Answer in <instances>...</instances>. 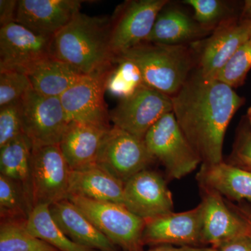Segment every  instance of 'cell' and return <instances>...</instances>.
<instances>
[{"instance_id":"obj_19","label":"cell","mask_w":251,"mask_h":251,"mask_svg":"<svg viewBox=\"0 0 251 251\" xmlns=\"http://www.w3.org/2000/svg\"><path fill=\"white\" fill-rule=\"evenodd\" d=\"M108 130L78 122L69 124L59 146L72 171L96 164L99 148Z\"/></svg>"},{"instance_id":"obj_30","label":"cell","mask_w":251,"mask_h":251,"mask_svg":"<svg viewBox=\"0 0 251 251\" xmlns=\"http://www.w3.org/2000/svg\"><path fill=\"white\" fill-rule=\"evenodd\" d=\"M31 88L30 81L24 73L0 71V107L21 100Z\"/></svg>"},{"instance_id":"obj_36","label":"cell","mask_w":251,"mask_h":251,"mask_svg":"<svg viewBox=\"0 0 251 251\" xmlns=\"http://www.w3.org/2000/svg\"><path fill=\"white\" fill-rule=\"evenodd\" d=\"M217 251V250L215 248L213 247H174L171 245H158L148 251Z\"/></svg>"},{"instance_id":"obj_2","label":"cell","mask_w":251,"mask_h":251,"mask_svg":"<svg viewBox=\"0 0 251 251\" xmlns=\"http://www.w3.org/2000/svg\"><path fill=\"white\" fill-rule=\"evenodd\" d=\"M110 36V19L79 13L53 36L52 52L83 75H103L115 58Z\"/></svg>"},{"instance_id":"obj_25","label":"cell","mask_w":251,"mask_h":251,"mask_svg":"<svg viewBox=\"0 0 251 251\" xmlns=\"http://www.w3.org/2000/svg\"><path fill=\"white\" fill-rule=\"evenodd\" d=\"M26 227L33 235L59 251H99L73 242L54 222L47 204L33 208L26 221Z\"/></svg>"},{"instance_id":"obj_20","label":"cell","mask_w":251,"mask_h":251,"mask_svg":"<svg viewBox=\"0 0 251 251\" xmlns=\"http://www.w3.org/2000/svg\"><path fill=\"white\" fill-rule=\"evenodd\" d=\"M124 189L125 184L122 181L96 164L71 170L69 196L75 195L124 205Z\"/></svg>"},{"instance_id":"obj_33","label":"cell","mask_w":251,"mask_h":251,"mask_svg":"<svg viewBox=\"0 0 251 251\" xmlns=\"http://www.w3.org/2000/svg\"><path fill=\"white\" fill-rule=\"evenodd\" d=\"M217 251H251V231L225 242L219 247Z\"/></svg>"},{"instance_id":"obj_32","label":"cell","mask_w":251,"mask_h":251,"mask_svg":"<svg viewBox=\"0 0 251 251\" xmlns=\"http://www.w3.org/2000/svg\"><path fill=\"white\" fill-rule=\"evenodd\" d=\"M186 4L194 10L195 18L203 25H210L224 16L226 7L218 0H186Z\"/></svg>"},{"instance_id":"obj_17","label":"cell","mask_w":251,"mask_h":251,"mask_svg":"<svg viewBox=\"0 0 251 251\" xmlns=\"http://www.w3.org/2000/svg\"><path fill=\"white\" fill-rule=\"evenodd\" d=\"M206 191L203 208L202 242L218 248L225 242L251 232L247 221L226 205L221 195Z\"/></svg>"},{"instance_id":"obj_11","label":"cell","mask_w":251,"mask_h":251,"mask_svg":"<svg viewBox=\"0 0 251 251\" xmlns=\"http://www.w3.org/2000/svg\"><path fill=\"white\" fill-rule=\"evenodd\" d=\"M53 36L42 35L17 23L1 26L0 71L24 73L43 59L53 55Z\"/></svg>"},{"instance_id":"obj_12","label":"cell","mask_w":251,"mask_h":251,"mask_svg":"<svg viewBox=\"0 0 251 251\" xmlns=\"http://www.w3.org/2000/svg\"><path fill=\"white\" fill-rule=\"evenodd\" d=\"M107 74L85 75L59 97L69 122L111 128L110 112L104 100Z\"/></svg>"},{"instance_id":"obj_27","label":"cell","mask_w":251,"mask_h":251,"mask_svg":"<svg viewBox=\"0 0 251 251\" xmlns=\"http://www.w3.org/2000/svg\"><path fill=\"white\" fill-rule=\"evenodd\" d=\"M26 221H1L0 251H59L29 232Z\"/></svg>"},{"instance_id":"obj_7","label":"cell","mask_w":251,"mask_h":251,"mask_svg":"<svg viewBox=\"0 0 251 251\" xmlns=\"http://www.w3.org/2000/svg\"><path fill=\"white\" fill-rule=\"evenodd\" d=\"M153 161L144 139L112 126L102 140L96 165L125 184Z\"/></svg>"},{"instance_id":"obj_23","label":"cell","mask_w":251,"mask_h":251,"mask_svg":"<svg viewBox=\"0 0 251 251\" xmlns=\"http://www.w3.org/2000/svg\"><path fill=\"white\" fill-rule=\"evenodd\" d=\"M31 150L32 145L24 135L0 148V175L22 186L33 202L31 182Z\"/></svg>"},{"instance_id":"obj_10","label":"cell","mask_w":251,"mask_h":251,"mask_svg":"<svg viewBox=\"0 0 251 251\" xmlns=\"http://www.w3.org/2000/svg\"><path fill=\"white\" fill-rule=\"evenodd\" d=\"M172 112L171 97L143 86L131 97L120 100L110 111V122L114 126L144 139L160 119Z\"/></svg>"},{"instance_id":"obj_4","label":"cell","mask_w":251,"mask_h":251,"mask_svg":"<svg viewBox=\"0 0 251 251\" xmlns=\"http://www.w3.org/2000/svg\"><path fill=\"white\" fill-rule=\"evenodd\" d=\"M68 199L122 251H143L146 221L135 215L125 206L75 195H69Z\"/></svg>"},{"instance_id":"obj_21","label":"cell","mask_w":251,"mask_h":251,"mask_svg":"<svg viewBox=\"0 0 251 251\" xmlns=\"http://www.w3.org/2000/svg\"><path fill=\"white\" fill-rule=\"evenodd\" d=\"M198 182L206 191L235 201H251V171L221 162L203 164L197 175Z\"/></svg>"},{"instance_id":"obj_39","label":"cell","mask_w":251,"mask_h":251,"mask_svg":"<svg viewBox=\"0 0 251 251\" xmlns=\"http://www.w3.org/2000/svg\"><path fill=\"white\" fill-rule=\"evenodd\" d=\"M247 117L248 120H249V123H250V125L251 126V107L248 109Z\"/></svg>"},{"instance_id":"obj_8","label":"cell","mask_w":251,"mask_h":251,"mask_svg":"<svg viewBox=\"0 0 251 251\" xmlns=\"http://www.w3.org/2000/svg\"><path fill=\"white\" fill-rule=\"evenodd\" d=\"M71 169L59 145L32 147L31 182L33 203L50 206L69 196Z\"/></svg>"},{"instance_id":"obj_22","label":"cell","mask_w":251,"mask_h":251,"mask_svg":"<svg viewBox=\"0 0 251 251\" xmlns=\"http://www.w3.org/2000/svg\"><path fill=\"white\" fill-rule=\"evenodd\" d=\"M31 87L48 97H60L85 75L54 56L36 63L25 72Z\"/></svg>"},{"instance_id":"obj_24","label":"cell","mask_w":251,"mask_h":251,"mask_svg":"<svg viewBox=\"0 0 251 251\" xmlns=\"http://www.w3.org/2000/svg\"><path fill=\"white\" fill-rule=\"evenodd\" d=\"M199 32V28L187 15L178 9H169L158 14L145 42L181 45L182 43L194 39Z\"/></svg>"},{"instance_id":"obj_28","label":"cell","mask_w":251,"mask_h":251,"mask_svg":"<svg viewBox=\"0 0 251 251\" xmlns=\"http://www.w3.org/2000/svg\"><path fill=\"white\" fill-rule=\"evenodd\" d=\"M34 204L22 186L0 175V217L27 221Z\"/></svg>"},{"instance_id":"obj_14","label":"cell","mask_w":251,"mask_h":251,"mask_svg":"<svg viewBox=\"0 0 251 251\" xmlns=\"http://www.w3.org/2000/svg\"><path fill=\"white\" fill-rule=\"evenodd\" d=\"M202 203L191 210L171 212L146 222L143 235L145 245H179L196 247L202 244Z\"/></svg>"},{"instance_id":"obj_18","label":"cell","mask_w":251,"mask_h":251,"mask_svg":"<svg viewBox=\"0 0 251 251\" xmlns=\"http://www.w3.org/2000/svg\"><path fill=\"white\" fill-rule=\"evenodd\" d=\"M54 222L73 242L99 251H120L69 199L49 206Z\"/></svg>"},{"instance_id":"obj_5","label":"cell","mask_w":251,"mask_h":251,"mask_svg":"<svg viewBox=\"0 0 251 251\" xmlns=\"http://www.w3.org/2000/svg\"><path fill=\"white\" fill-rule=\"evenodd\" d=\"M144 140L153 159L163 165L173 179L184 177L202 162L185 137L173 112L160 119L148 130Z\"/></svg>"},{"instance_id":"obj_1","label":"cell","mask_w":251,"mask_h":251,"mask_svg":"<svg viewBox=\"0 0 251 251\" xmlns=\"http://www.w3.org/2000/svg\"><path fill=\"white\" fill-rule=\"evenodd\" d=\"M171 98L175 119L203 164L222 162L225 134L244 99L232 87L205 78L200 71Z\"/></svg>"},{"instance_id":"obj_31","label":"cell","mask_w":251,"mask_h":251,"mask_svg":"<svg viewBox=\"0 0 251 251\" xmlns=\"http://www.w3.org/2000/svg\"><path fill=\"white\" fill-rule=\"evenodd\" d=\"M23 135L21 99L0 107V148Z\"/></svg>"},{"instance_id":"obj_13","label":"cell","mask_w":251,"mask_h":251,"mask_svg":"<svg viewBox=\"0 0 251 251\" xmlns=\"http://www.w3.org/2000/svg\"><path fill=\"white\" fill-rule=\"evenodd\" d=\"M124 205L146 222L173 212L174 207L165 180L156 172L148 169L125 183Z\"/></svg>"},{"instance_id":"obj_38","label":"cell","mask_w":251,"mask_h":251,"mask_svg":"<svg viewBox=\"0 0 251 251\" xmlns=\"http://www.w3.org/2000/svg\"><path fill=\"white\" fill-rule=\"evenodd\" d=\"M244 219H245L246 221H247L248 224H249L251 231V214H247V216L244 217Z\"/></svg>"},{"instance_id":"obj_3","label":"cell","mask_w":251,"mask_h":251,"mask_svg":"<svg viewBox=\"0 0 251 251\" xmlns=\"http://www.w3.org/2000/svg\"><path fill=\"white\" fill-rule=\"evenodd\" d=\"M117 56L133 61L139 67L145 85L170 97L186 83L193 66L188 49L182 45L143 42Z\"/></svg>"},{"instance_id":"obj_37","label":"cell","mask_w":251,"mask_h":251,"mask_svg":"<svg viewBox=\"0 0 251 251\" xmlns=\"http://www.w3.org/2000/svg\"><path fill=\"white\" fill-rule=\"evenodd\" d=\"M243 19L246 20L249 23L250 25L251 31V1H247L245 3V6L244 8V12H243Z\"/></svg>"},{"instance_id":"obj_9","label":"cell","mask_w":251,"mask_h":251,"mask_svg":"<svg viewBox=\"0 0 251 251\" xmlns=\"http://www.w3.org/2000/svg\"><path fill=\"white\" fill-rule=\"evenodd\" d=\"M167 0L128 1L110 19V49L115 57L145 42Z\"/></svg>"},{"instance_id":"obj_26","label":"cell","mask_w":251,"mask_h":251,"mask_svg":"<svg viewBox=\"0 0 251 251\" xmlns=\"http://www.w3.org/2000/svg\"><path fill=\"white\" fill-rule=\"evenodd\" d=\"M143 86V75L133 61L117 56L105 78V92L122 100L131 97Z\"/></svg>"},{"instance_id":"obj_15","label":"cell","mask_w":251,"mask_h":251,"mask_svg":"<svg viewBox=\"0 0 251 251\" xmlns=\"http://www.w3.org/2000/svg\"><path fill=\"white\" fill-rule=\"evenodd\" d=\"M80 0H20L16 23L42 35L54 36L80 13Z\"/></svg>"},{"instance_id":"obj_40","label":"cell","mask_w":251,"mask_h":251,"mask_svg":"<svg viewBox=\"0 0 251 251\" xmlns=\"http://www.w3.org/2000/svg\"><path fill=\"white\" fill-rule=\"evenodd\" d=\"M242 166H244L245 169L251 171V163H246V164H243Z\"/></svg>"},{"instance_id":"obj_16","label":"cell","mask_w":251,"mask_h":251,"mask_svg":"<svg viewBox=\"0 0 251 251\" xmlns=\"http://www.w3.org/2000/svg\"><path fill=\"white\" fill-rule=\"evenodd\" d=\"M250 25L246 20H224L208 39L201 60V72L206 79H215L220 71L244 43L251 39Z\"/></svg>"},{"instance_id":"obj_35","label":"cell","mask_w":251,"mask_h":251,"mask_svg":"<svg viewBox=\"0 0 251 251\" xmlns=\"http://www.w3.org/2000/svg\"><path fill=\"white\" fill-rule=\"evenodd\" d=\"M235 156L241 164L251 163V135L243 136L235 148Z\"/></svg>"},{"instance_id":"obj_34","label":"cell","mask_w":251,"mask_h":251,"mask_svg":"<svg viewBox=\"0 0 251 251\" xmlns=\"http://www.w3.org/2000/svg\"><path fill=\"white\" fill-rule=\"evenodd\" d=\"M18 1L16 0H1L0 1V23L1 26L16 23Z\"/></svg>"},{"instance_id":"obj_29","label":"cell","mask_w":251,"mask_h":251,"mask_svg":"<svg viewBox=\"0 0 251 251\" xmlns=\"http://www.w3.org/2000/svg\"><path fill=\"white\" fill-rule=\"evenodd\" d=\"M251 69V37L236 51L227 64L216 75L221 81L234 88L244 83L248 72Z\"/></svg>"},{"instance_id":"obj_6","label":"cell","mask_w":251,"mask_h":251,"mask_svg":"<svg viewBox=\"0 0 251 251\" xmlns=\"http://www.w3.org/2000/svg\"><path fill=\"white\" fill-rule=\"evenodd\" d=\"M23 134L32 147L59 145L70 123L59 97H48L32 87L21 99Z\"/></svg>"}]
</instances>
